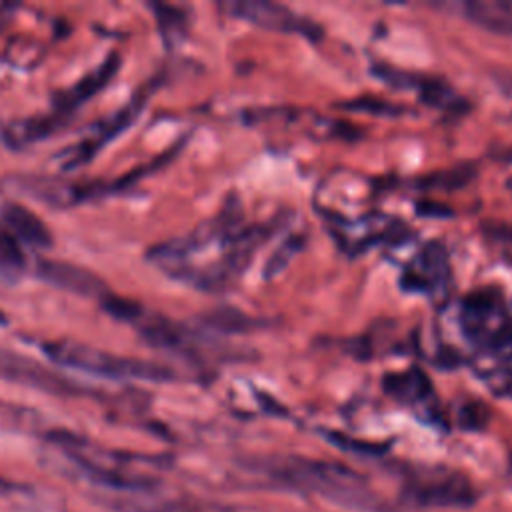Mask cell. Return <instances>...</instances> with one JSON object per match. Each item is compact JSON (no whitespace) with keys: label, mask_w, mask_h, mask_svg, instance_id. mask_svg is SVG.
I'll list each match as a JSON object with an SVG mask.
<instances>
[{"label":"cell","mask_w":512,"mask_h":512,"mask_svg":"<svg viewBox=\"0 0 512 512\" xmlns=\"http://www.w3.org/2000/svg\"><path fill=\"white\" fill-rule=\"evenodd\" d=\"M42 350L56 364L78 368V370L92 372V374L106 376V378H138V380H170V378H174V374L162 364L108 354V352L96 350L92 346L70 342V340L44 342Z\"/></svg>","instance_id":"6da1fadb"},{"label":"cell","mask_w":512,"mask_h":512,"mask_svg":"<svg viewBox=\"0 0 512 512\" xmlns=\"http://www.w3.org/2000/svg\"><path fill=\"white\" fill-rule=\"evenodd\" d=\"M278 474L298 486H306L338 502L364 504V480L346 466L334 462L288 458L278 462Z\"/></svg>","instance_id":"7a4b0ae2"},{"label":"cell","mask_w":512,"mask_h":512,"mask_svg":"<svg viewBox=\"0 0 512 512\" xmlns=\"http://www.w3.org/2000/svg\"><path fill=\"white\" fill-rule=\"evenodd\" d=\"M460 330L478 350L488 348L512 328V318L496 288H482L468 294L460 304Z\"/></svg>","instance_id":"3957f363"},{"label":"cell","mask_w":512,"mask_h":512,"mask_svg":"<svg viewBox=\"0 0 512 512\" xmlns=\"http://www.w3.org/2000/svg\"><path fill=\"white\" fill-rule=\"evenodd\" d=\"M402 496L416 506L470 508L476 502L472 482L452 470H424L408 478Z\"/></svg>","instance_id":"277c9868"},{"label":"cell","mask_w":512,"mask_h":512,"mask_svg":"<svg viewBox=\"0 0 512 512\" xmlns=\"http://www.w3.org/2000/svg\"><path fill=\"white\" fill-rule=\"evenodd\" d=\"M228 10L234 18L252 22L264 30H276L282 34H300L314 42L320 40L324 34L316 22L292 12L284 4L266 2V0H262V2L244 0V2L230 4Z\"/></svg>","instance_id":"5b68a950"},{"label":"cell","mask_w":512,"mask_h":512,"mask_svg":"<svg viewBox=\"0 0 512 512\" xmlns=\"http://www.w3.org/2000/svg\"><path fill=\"white\" fill-rule=\"evenodd\" d=\"M450 282L448 254L442 242H428L402 272V288L418 294H438Z\"/></svg>","instance_id":"8992f818"},{"label":"cell","mask_w":512,"mask_h":512,"mask_svg":"<svg viewBox=\"0 0 512 512\" xmlns=\"http://www.w3.org/2000/svg\"><path fill=\"white\" fill-rule=\"evenodd\" d=\"M36 274L46 280L52 286H58L62 290L80 294V296H90V298H106L110 290L106 284L90 274L88 270L74 266L70 262H58V260H40L36 266Z\"/></svg>","instance_id":"52a82bcc"},{"label":"cell","mask_w":512,"mask_h":512,"mask_svg":"<svg viewBox=\"0 0 512 512\" xmlns=\"http://www.w3.org/2000/svg\"><path fill=\"white\" fill-rule=\"evenodd\" d=\"M372 74L378 76L382 82L398 88H418L420 98L434 108H444V110H456L460 98L458 94L444 84L442 80L436 78H426V76H416L410 72L394 70L388 66H374Z\"/></svg>","instance_id":"ba28073f"},{"label":"cell","mask_w":512,"mask_h":512,"mask_svg":"<svg viewBox=\"0 0 512 512\" xmlns=\"http://www.w3.org/2000/svg\"><path fill=\"white\" fill-rule=\"evenodd\" d=\"M146 98H148V94H146L144 90L138 92V94H134L132 102L126 104V106H124L114 118H110L106 124H102L96 136L84 140L82 144H78V146L74 148V152L70 154V160H68L64 166H66V168H76V166L88 162L108 140L116 138L122 130H126V128L136 120V116H138V112L142 110V104L146 102Z\"/></svg>","instance_id":"9c48e42d"},{"label":"cell","mask_w":512,"mask_h":512,"mask_svg":"<svg viewBox=\"0 0 512 512\" xmlns=\"http://www.w3.org/2000/svg\"><path fill=\"white\" fill-rule=\"evenodd\" d=\"M382 388L400 404L418 406L428 404L434 398L432 382L422 368L412 366L402 372H390L382 378Z\"/></svg>","instance_id":"30bf717a"},{"label":"cell","mask_w":512,"mask_h":512,"mask_svg":"<svg viewBox=\"0 0 512 512\" xmlns=\"http://www.w3.org/2000/svg\"><path fill=\"white\" fill-rule=\"evenodd\" d=\"M0 376L12 378V380H20V382H28L40 388H46L50 392H70L72 390V382L60 378L54 372L44 370L40 364L10 354L6 350H0Z\"/></svg>","instance_id":"8fae6325"},{"label":"cell","mask_w":512,"mask_h":512,"mask_svg":"<svg viewBox=\"0 0 512 512\" xmlns=\"http://www.w3.org/2000/svg\"><path fill=\"white\" fill-rule=\"evenodd\" d=\"M454 10L472 24L502 36H512V2L472 0L454 4Z\"/></svg>","instance_id":"7c38bea8"},{"label":"cell","mask_w":512,"mask_h":512,"mask_svg":"<svg viewBox=\"0 0 512 512\" xmlns=\"http://www.w3.org/2000/svg\"><path fill=\"white\" fill-rule=\"evenodd\" d=\"M0 220L4 226L16 234L26 244H32L34 248H48L52 246V234L44 226V222L30 212L28 208L16 204V202H6L0 208Z\"/></svg>","instance_id":"4fadbf2b"},{"label":"cell","mask_w":512,"mask_h":512,"mask_svg":"<svg viewBox=\"0 0 512 512\" xmlns=\"http://www.w3.org/2000/svg\"><path fill=\"white\" fill-rule=\"evenodd\" d=\"M476 372L496 396L512 398V344L480 352Z\"/></svg>","instance_id":"5bb4252c"},{"label":"cell","mask_w":512,"mask_h":512,"mask_svg":"<svg viewBox=\"0 0 512 512\" xmlns=\"http://www.w3.org/2000/svg\"><path fill=\"white\" fill-rule=\"evenodd\" d=\"M24 254L14 242V238L0 228V278L2 280H16L24 270Z\"/></svg>","instance_id":"9a60e30c"},{"label":"cell","mask_w":512,"mask_h":512,"mask_svg":"<svg viewBox=\"0 0 512 512\" xmlns=\"http://www.w3.org/2000/svg\"><path fill=\"white\" fill-rule=\"evenodd\" d=\"M346 110L352 112H366V114H376V116H400L406 110L394 102L382 100V98H372V96H364V98H356L350 102L340 104Z\"/></svg>","instance_id":"2e32d148"},{"label":"cell","mask_w":512,"mask_h":512,"mask_svg":"<svg viewBox=\"0 0 512 512\" xmlns=\"http://www.w3.org/2000/svg\"><path fill=\"white\" fill-rule=\"evenodd\" d=\"M474 174V168L472 166H458V168H452V170H446V172H440V174H434V176H428V178H422V186H442V188H460L464 186Z\"/></svg>","instance_id":"e0dca14e"},{"label":"cell","mask_w":512,"mask_h":512,"mask_svg":"<svg viewBox=\"0 0 512 512\" xmlns=\"http://www.w3.org/2000/svg\"><path fill=\"white\" fill-rule=\"evenodd\" d=\"M302 242H304V240H302L300 236L286 240V242L274 252V256L268 260V264H266V268H264V276H266V278H272V276H276L282 268H286V264L290 262V258L302 248Z\"/></svg>","instance_id":"ac0fdd59"},{"label":"cell","mask_w":512,"mask_h":512,"mask_svg":"<svg viewBox=\"0 0 512 512\" xmlns=\"http://www.w3.org/2000/svg\"><path fill=\"white\" fill-rule=\"evenodd\" d=\"M206 324H210L212 328H218V330H224V332H236V330H244V328H250L252 322L250 318L234 312V310H220V312H212L206 320Z\"/></svg>","instance_id":"d6986e66"},{"label":"cell","mask_w":512,"mask_h":512,"mask_svg":"<svg viewBox=\"0 0 512 512\" xmlns=\"http://www.w3.org/2000/svg\"><path fill=\"white\" fill-rule=\"evenodd\" d=\"M332 444H336L338 448L342 450H348V452H360V454H382L388 444H372V442H360V440H354L350 436H344V434H338V432H326L324 434Z\"/></svg>","instance_id":"ffe728a7"},{"label":"cell","mask_w":512,"mask_h":512,"mask_svg":"<svg viewBox=\"0 0 512 512\" xmlns=\"http://www.w3.org/2000/svg\"><path fill=\"white\" fill-rule=\"evenodd\" d=\"M458 422L464 430H480L488 422V410L480 402H468L460 408Z\"/></svg>","instance_id":"44dd1931"},{"label":"cell","mask_w":512,"mask_h":512,"mask_svg":"<svg viewBox=\"0 0 512 512\" xmlns=\"http://www.w3.org/2000/svg\"><path fill=\"white\" fill-rule=\"evenodd\" d=\"M500 160H504V162H510V164H512V148L504 150V152L500 154Z\"/></svg>","instance_id":"7402d4cb"},{"label":"cell","mask_w":512,"mask_h":512,"mask_svg":"<svg viewBox=\"0 0 512 512\" xmlns=\"http://www.w3.org/2000/svg\"><path fill=\"white\" fill-rule=\"evenodd\" d=\"M510 186H512V182H510Z\"/></svg>","instance_id":"603a6c76"}]
</instances>
